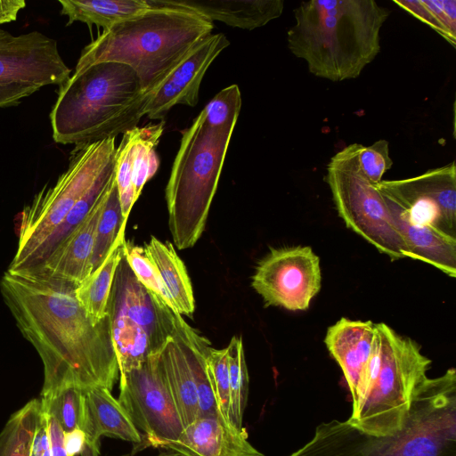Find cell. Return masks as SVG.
Masks as SVG:
<instances>
[{
  "instance_id": "6da1fadb",
  "label": "cell",
  "mask_w": 456,
  "mask_h": 456,
  "mask_svg": "<svg viewBox=\"0 0 456 456\" xmlns=\"http://www.w3.org/2000/svg\"><path fill=\"white\" fill-rule=\"evenodd\" d=\"M75 288L36 266L8 268L0 280L5 305L43 363L41 395L70 386L111 390L119 377L109 314L94 324Z\"/></svg>"
},
{
  "instance_id": "7a4b0ae2",
  "label": "cell",
  "mask_w": 456,
  "mask_h": 456,
  "mask_svg": "<svg viewBox=\"0 0 456 456\" xmlns=\"http://www.w3.org/2000/svg\"><path fill=\"white\" fill-rule=\"evenodd\" d=\"M289 456H456V371L427 378L417 388L403 428L388 436L367 435L346 420L320 424Z\"/></svg>"
},
{
  "instance_id": "3957f363",
  "label": "cell",
  "mask_w": 456,
  "mask_h": 456,
  "mask_svg": "<svg viewBox=\"0 0 456 456\" xmlns=\"http://www.w3.org/2000/svg\"><path fill=\"white\" fill-rule=\"evenodd\" d=\"M389 13L374 0L302 2L294 10L288 46L316 77L356 78L379 53V33Z\"/></svg>"
},
{
  "instance_id": "277c9868",
  "label": "cell",
  "mask_w": 456,
  "mask_h": 456,
  "mask_svg": "<svg viewBox=\"0 0 456 456\" xmlns=\"http://www.w3.org/2000/svg\"><path fill=\"white\" fill-rule=\"evenodd\" d=\"M213 22L193 12L151 6L104 30L85 46L74 73L100 62L132 68L144 93L153 92L205 37Z\"/></svg>"
},
{
  "instance_id": "5b68a950",
  "label": "cell",
  "mask_w": 456,
  "mask_h": 456,
  "mask_svg": "<svg viewBox=\"0 0 456 456\" xmlns=\"http://www.w3.org/2000/svg\"><path fill=\"white\" fill-rule=\"evenodd\" d=\"M151 96L129 66L94 64L59 86L50 112L53 138L75 146L116 138L137 126Z\"/></svg>"
},
{
  "instance_id": "8992f818",
  "label": "cell",
  "mask_w": 456,
  "mask_h": 456,
  "mask_svg": "<svg viewBox=\"0 0 456 456\" xmlns=\"http://www.w3.org/2000/svg\"><path fill=\"white\" fill-rule=\"evenodd\" d=\"M233 129L208 126L201 110L182 131L165 193L178 249L193 247L205 230Z\"/></svg>"
},
{
  "instance_id": "52a82bcc",
  "label": "cell",
  "mask_w": 456,
  "mask_h": 456,
  "mask_svg": "<svg viewBox=\"0 0 456 456\" xmlns=\"http://www.w3.org/2000/svg\"><path fill=\"white\" fill-rule=\"evenodd\" d=\"M430 364L415 340L398 334L386 323H375L363 400L356 416L346 421L373 436H388L400 431L417 388L428 378Z\"/></svg>"
},
{
  "instance_id": "ba28073f",
  "label": "cell",
  "mask_w": 456,
  "mask_h": 456,
  "mask_svg": "<svg viewBox=\"0 0 456 456\" xmlns=\"http://www.w3.org/2000/svg\"><path fill=\"white\" fill-rule=\"evenodd\" d=\"M116 138L75 146L68 168L20 214L18 244L9 269L36 265L77 202L116 154Z\"/></svg>"
},
{
  "instance_id": "9c48e42d",
  "label": "cell",
  "mask_w": 456,
  "mask_h": 456,
  "mask_svg": "<svg viewBox=\"0 0 456 456\" xmlns=\"http://www.w3.org/2000/svg\"><path fill=\"white\" fill-rule=\"evenodd\" d=\"M171 310L138 281L123 256L108 307L119 375L160 352L171 336Z\"/></svg>"
},
{
  "instance_id": "30bf717a",
  "label": "cell",
  "mask_w": 456,
  "mask_h": 456,
  "mask_svg": "<svg viewBox=\"0 0 456 456\" xmlns=\"http://www.w3.org/2000/svg\"><path fill=\"white\" fill-rule=\"evenodd\" d=\"M361 144L352 143L327 166V182L338 216L346 227L392 260L408 257L389 208L374 183L358 166Z\"/></svg>"
},
{
  "instance_id": "8fae6325",
  "label": "cell",
  "mask_w": 456,
  "mask_h": 456,
  "mask_svg": "<svg viewBox=\"0 0 456 456\" xmlns=\"http://www.w3.org/2000/svg\"><path fill=\"white\" fill-rule=\"evenodd\" d=\"M391 214L456 238V166L451 162L425 173L375 184Z\"/></svg>"
},
{
  "instance_id": "7c38bea8",
  "label": "cell",
  "mask_w": 456,
  "mask_h": 456,
  "mask_svg": "<svg viewBox=\"0 0 456 456\" xmlns=\"http://www.w3.org/2000/svg\"><path fill=\"white\" fill-rule=\"evenodd\" d=\"M159 354L119 375L118 402L149 445L162 447L175 441L184 426L161 370Z\"/></svg>"
},
{
  "instance_id": "4fadbf2b",
  "label": "cell",
  "mask_w": 456,
  "mask_h": 456,
  "mask_svg": "<svg viewBox=\"0 0 456 456\" xmlns=\"http://www.w3.org/2000/svg\"><path fill=\"white\" fill-rule=\"evenodd\" d=\"M251 286L265 306L306 310L322 287L320 258L309 246L271 248L258 261Z\"/></svg>"
},
{
  "instance_id": "5bb4252c",
  "label": "cell",
  "mask_w": 456,
  "mask_h": 456,
  "mask_svg": "<svg viewBox=\"0 0 456 456\" xmlns=\"http://www.w3.org/2000/svg\"><path fill=\"white\" fill-rule=\"evenodd\" d=\"M70 72L53 38L37 30L13 35L0 28V86H60Z\"/></svg>"
},
{
  "instance_id": "9a60e30c",
  "label": "cell",
  "mask_w": 456,
  "mask_h": 456,
  "mask_svg": "<svg viewBox=\"0 0 456 456\" xmlns=\"http://www.w3.org/2000/svg\"><path fill=\"white\" fill-rule=\"evenodd\" d=\"M230 45L223 33L209 34L200 40L153 91L143 109L150 119H162L176 104L194 107L200 83L215 59Z\"/></svg>"
},
{
  "instance_id": "2e32d148",
  "label": "cell",
  "mask_w": 456,
  "mask_h": 456,
  "mask_svg": "<svg viewBox=\"0 0 456 456\" xmlns=\"http://www.w3.org/2000/svg\"><path fill=\"white\" fill-rule=\"evenodd\" d=\"M164 125L162 119L157 124L135 126L123 134L116 149L115 180L126 221L145 183L159 168V159L155 148Z\"/></svg>"
},
{
  "instance_id": "e0dca14e",
  "label": "cell",
  "mask_w": 456,
  "mask_h": 456,
  "mask_svg": "<svg viewBox=\"0 0 456 456\" xmlns=\"http://www.w3.org/2000/svg\"><path fill=\"white\" fill-rule=\"evenodd\" d=\"M375 337V323L371 321H354L340 318L330 325L324 344L343 371L353 399L350 418H354L364 394V377Z\"/></svg>"
},
{
  "instance_id": "ac0fdd59",
  "label": "cell",
  "mask_w": 456,
  "mask_h": 456,
  "mask_svg": "<svg viewBox=\"0 0 456 456\" xmlns=\"http://www.w3.org/2000/svg\"><path fill=\"white\" fill-rule=\"evenodd\" d=\"M114 178L86 216L31 266L76 286L91 273L98 222Z\"/></svg>"
},
{
  "instance_id": "d6986e66",
  "label": "cell",
  "mask_w": 456,
  "mask_h": 456,
  "mask_svg": "<svg viewBox=\"0 0 456 456\" xmlns=\"http://www.w3.org/2000/svg\"><path fill=\"white\" fill-rule=\"evenodd\" d=\"M181 456H264L220 414L199 415L174 442L162 446Z\"/></svg>"
},
{
  "instance_id": "ffe728a7",
  "label": "cell",
  "mask_w": 456,
  "mask_h": 456,
  "mask_svg": "<svg viewBox=\"0 0 456 456\" xmlns=\"http://www.w3.org/2000/svg\"><path fill=\"white\" fill-rule=\"evenodd\" d=\"M151 6L173 7L193 12L228 26L252 30L277 19L283 0H146Z\"/></svg>"
},
{
  "instance_id": "44dd1931",
  "label": "cell",
  "mask_w": 456,
  "mask_h": 456,
  "mask_svg": "<svg viewBox=\"0 0 456 456\" xmlns=\"http://www.w3.org/2000/svg\"><path fill=\"white\" fill-rule=\"evenodd\" d=\"M111 390L95 387L85 390L84 432L89 448L94 456L99 455V442L102 436L139 444L142 436L128 414Z\"/></svg>"
},
{
  "instance_id": "7402d4cb",
  "label": "cell",
  "mask_w": 456,
  "mask_h": 456,
  "mask_svg": "<svg viewBox=\"0 0 456 456\" xmlns=\"http://www.w3.org/2000/svg\"><path fill=\"white\" fill-rule=\"evenodd\" d=\"M159 358L168 390L185 428L199 416V401L183 342L173 330Z\"/></svg>"
},
{
  "instance_id": "603a6c76",
  "label": "cell",
  "mask_w": 456,
  "mask_h": 456,
  "mask_svg": "<svg viewBox=\"0 0 456 456\" xmlns=\"http://www.w3.org/2000/svg\"><path fill=\"white\" fill-rule=\"evenodd\" d=\"M393 218L409 258L429 264L455 278L456 238L428 226L414 224L394 216Z\"/></svg>"
},
{
  "instance_id": "cb8c5ba5",
  "label": "cell",
  "mask_w": 456,
  "mask_h": 456,
  "mask_svg": "<svg viewBox=\"0 0 456 456\" xmlns=\"http://www.w3.org/2000/svg\"><path fill=\"white\" fill-rule=\"evenodd\" d=\"M144 252L157 268L167 289L176 313L191 316L195 299L191 282L183 260L170 241L162 242L151 236L145 244Z\"/></svg>"
},
{
  "instance_id": "d4e9b609",
  "label": "cell",
  "mask_w": 456,
  "mask_h": 456,
  "mask_svg": "<svg viewBox=\"0 0 456 456\" xmlns=\"http://www.w3.org/2000/svg\"><path fill=\"white\" fill-rule=\"evenodd\" d=\"M124 241L125 238H119L102 264L75 288L77 300L94 324L108 316L116 271L123 257Z\"/></svg>"
},
{
  "instance_id": "484cf974",
  "label": "cell",
  "mask_w": 456,
  "mask_h": 456,
  "mask_svg": "<svg viewBox=\"0 0 456 456\" xmlns=\"http://www.w3.org/2000/svg\"><path fill=\"white\" fill-rule=\"evenodd\" d=\"M67 25L76 21L109 29L116 23L145 12L146 0H59Z\"/></svg>"
},
{
  "instance_id": "4316f807",
  "label": "cell",
  "mask_w": 456,
  "mask_h": 456,
  "mask_svg": "<svg viewBox=\"0 0 456 456\" xmlns=\"http://www.w3.org/2000/svg\"><path fill=\"white\" fill-rule=\"evenodd\" d=\"M41 416V402L37 399L12 413L0 432V456H30Z\"/></svg>"
},
{
  "instance_id": "83f0119b",
  "label": "cell",
  "mask_w": 456,
  "mask_h": 456,
  "mask_svg": "<svg viewBox=\"0 0 456 456\" xmlns=\"http://www.w3.org/2000/svg\"><path fill=\"white\" fill-rule=\"evenodd\" d=\"M126 223L114 178L98 222L92 258V272L102 264L115 242L119 238H125Z\"/></svg>"
},
{
  "instance_id": "f1b7e54d",
  "label": "cell",
  "mask_w": 456,
  "mask_h": 456,
  "mask_svg": "<svg viewBox=\"0 0 456 456\" xmlns=\"http://www.w3.org/2000/svg\"><path fill=\"white\" fill-rule=\"evenodd\" d=\"M42 411L53 416L64 432L84 430L85 390L70 386L41 395Z\"/></svg>"
},
{
  "instance_id": "f546056e",
  "label": "cell",
  "mask_w": 456,
  "mask_h": 456,
  "mask_svg": "<svg viewBox=\"0 0 456 456\" xmlns=\"http://www.w3.org/2000/svg\"><path fill=\"white\" fill-rule=\"evenodd\" d=\"M226 349L230 384V421L234 428L243 429V413L248 393V373L241 338L232 337Z\"/></svg>"
},
{
  "instance_id": "4dcf8cb0",
  "label": "cell",
  "mask_w": 456,
  "mask_h": 456,
  "mask_svg": "<svg viewBox=\"0 0 456 456\" xmlns=\"http://www.w3.org/2000/svg\"><path fill=\"white\" fill-rule=\"evenodd\" d=\"M123 256L138 281L170 309L176 312L157 268L145 255L144 248L125 240Z\"/></svg>"
},
{
  "instance_id": "1f68e13d",
  "label": "cell",
  "mask_w": 456,
  "mask_h": 456,
  "mask_svg": "<svg viewBox=\"0 0 456 456\" xmlns=\"http://www.w3.org/2000/svg\"><path fill=\"white\" fill-rule=\"evenodd\" d=\"M241 108V94L237 85H231L217 93L202 110L208 126L234 128Z\"/></svg>"
},
{
  "instance_id": "d6a6232c",
  "label": "cell",
  "mask_w": 456,
  "mask_h": 456,
  "mask_svg": "<svg viewBox=\"0 0 456 456\" xmlns=\"http://www.w3.org/2000/svg\"><path fill=\"white\" fill-rule=\"evenodd\" d=\"M207 367L211 387L219 413L230 421V384L227 349L210 347L207 354Z\"/></svg>"
},
{
  "instance_id": "836d02e7",
  "label": "cell",
  "mask_w": 456,
  "mask_h": 456,
  "mask_svg": "<svg viewBox=\"0 0 456 456\" xmlns=\"http://www.w3.org/2000/svg\"><path fill=\"white\" fill-rule=\"evenodd\" d=\"M357 159L362 173L374 184L382 181L383 175L393 165L386 140H379L370 146L361 144Z\"/></svg>"
},
{
  "instance_id": "e575fe53",
  "label": "cell",
  "mask_w": 456,
  "mask_h": 456,
  "mask_svg": "<svg viewBox=\"0 0 456 456\" xmlns=\"http://www.w3.org/2000/svg\"><path fill=\"white\" fill-rule=\"evenodd\" d=\"M395 4L403 9L420 21L428 25L443 37L453 48H456V37L439 21L436 16L422 3L421 0H394Z\"/></svg>"
},
{
  "instance_id": "d590c367",
  "label": "cell",
  "mask_w": 456,
  "mask_h": 456,
  "mask_svg": "<svg viewBox=\"0 0 456 456\" xmlns=\"http://www.w3.org/2000/svg\"><path fill=\"white\" fill-rule=\"evenodd\" d=\"M447 30L456 37V1L421 0Z\"/></svg>"
},
{
  "instance_id": "8d00e7d4",
  "label": "cell",
  "mask_w": 456,
  "mask_h": 456,
  "mask_svg": "<svg viewBox=\"0 0 456 456\" xmlns=\"http://www.w3.org/2000/svg\"><path fill=\"white\" fill-rule=\"evenodd\" d=\"M38 90V87L30 86H0V108L17 106L24 98L33 94Z\"/></svg>"
},
{
  "instance_id": "74e56055",
  "label": "cell",
  "mask_w": 456,
  "mask_h": 456,
  "mask_svg": "<svg viewBox=\"0 0 456 456\" xmlns=\"http://www.w3.org/2000/svg\"><path fill=\"white\" fill-rule=\"evenodd\" d=\"M63 442L69 456H94L88 446L86 433L81 429L64 432Z\"/></svg>"
},
{
  "instance_id": "f35d334b",
  "label": "cell",
  "mask_w": 456,
  "mask_h": 456,
  "mask_svg": "<svg viewBox=\"0 0 456 456\" xmlns=\"http://www.w3.org/2000/svg\"><path fill=\"white\" fill-rule=\"evenodd\" d=\"M30 456H52L47 419L43 411L41 419L33 437Z\"/></svg>"
},
{
  "instance_id": "ab89813d",
  "label": "cell",
  "mask_w": 456,
  "mask_h": 456,
  "mask_svg": "<svg viewBox=\"0 0 456 456\" xmlns=\"http://www.w3.org/2000/svg\"><path fill=\"white\" fill-rule=\"evenodd\" d=\"M44 412V411H43ZM46 415L48 434L52 456H69L66 452L63 442L64 431L56 419L44 412Z\"/></svg>"
},
{
  "instance_id": "60d3db41",
  "label": "cell",
  "mask_w": 456,
  "mask_h": 456,
  "mask_svg": "<svg viewBox=\"0 0 456 456\" xmlns=\"http://www.w3.org/2000/svg\"><path fill=\"white\" fill-rule=\"evenodd\" d=\"M25 6L24 0H0V25L15 21Z\"/></svg>"
},
{
  "instance_id": "b9f144b4",
  "label": "cell",
  "mask_w": 456,
  "mask_h": 456,
  "mask_svg": "<svg viewBox=\"0 0 456 456\" xmlns=\"http://www.w3.org/2000/svg\"><path fill=\"white\" fill-rule=\"evenodd\" d=\"M164 456H170V455H164ZM181 456V455H180Z\"/></svg>"
}]
</instances>
